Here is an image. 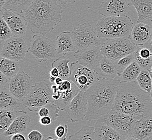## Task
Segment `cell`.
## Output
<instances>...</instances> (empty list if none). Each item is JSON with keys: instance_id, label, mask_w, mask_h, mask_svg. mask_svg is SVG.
<instances>
[{"instance_id": "cell-1", "label": "cell", "mask_w": 152, "mask_h": 140, "mask_svg": "<svg viewBox=\"0 0 152 140\" xmlns=\"http://www.w3.org/2000/svg\"><path fill=\"white\" fill-rule=\"evenodd\" d=\"M112 109L139 120L152 113L150 93L142 90L137 81H121L118 88Z\"/></svg>"}, {"instance_id": "cell-2", "label": "cell", "mask_w": 152, "mask_h": 140, "mask_svg": "<svg viewBox=\"0 0 152 140\" xmlns=\"http://www.w3.org/2000/svg\"><path fill=\"white\" fill-rule=\"evenodd\" d=\"M120 79L100 77L85 91L88 100V109L85 119L97 120L113 109Z\"/></svg>"}, {"instance_id": "cell-3", "label": "cell", "mask_w": 152, "mask_h": 140, "mask_svg": "<svg viewBox=\"0 0 152 140\" xmlns=\"http://www.w3.org/2000/svg\"><path fill=\"white\" fill-rule=\"evenodd\" d=\"M63 12L56 0H35L24 14L28 29L35 34L47 35L61 22Z\"/></svg>"}, {"instance_id": "cell-4", "label": "cell", "mask_w": 152, "mask_h": 140, "mask_svg": "<svg viewBox=\"0 0 152 140\" xmlns=\"http://www.w3.org/2000/svg\"><path fill=\"white\" fill-rule=\"evenodd\" d=\"M131 18L127 15L102 16L96 26V32L100 38H129L133 28Z\"/></svg>"}, {"instance_id": "cell-5", "label": "cell", "mask_w": 152, "mask_h": 140, "mask_svg": "<svg viewBox=\"0 0 152 140\" xmlns=\"http://www.w3.org/2000/svg\"><path fill=\"white\" fill-rule=\"evenodd\" d=\"M107 123L125 137L126 140H132V134L137 119L129 115L119 111L112 109L105 115L97 119Z\"/></svg>"}, {"instance_id": "cell-6", "label": "cell", "mask_w": 152, "mask_h": 140, "mask_svg": "<svg viewBox=\"0 0 152 140\" xmlns=\"http://www.w3.org/2000/svg\"><path fill=\"white\" fill-rule=\"evenodd\" d=\"M137 46L133 44L129 38L104 39L100 49L102 55L114 61L134 52Z\"/></svg>"}, {"instance_id": "cell-7", "label": "cell", "mask_w": 152, "mask_h": 140, "mask_svg": "<svg viewBox=\"0 0 152 140\" xmlns=\"http://www.w3.org/2000/svg\"><path fill=\"white\" fill-rule=\"evenodd\" d=\"M53 95L49 84L44 82H38L34 84L29 93L22 102L29 111L35 112L38 108L54 102Z\"/></svg>"}, {"instance_id": "cell-8", "label": "cell", "mask_w": 152, "mask_h": 140, "mask_svg": "<svg viewBox=\"0 0 152 140\" xmlns=\"http://www.w3.org/2000/svg\"><path fill=\"white\" fill-rule=\"evenodd\" d=\"M71 36L77 50H82L92 47H100L101 38L94 30L90 23H84L74 28Z\"/></svg>"}, {"instance_id": "cell-9", "label": "cell", "mask_w": 152, "mask_h": 140, "mask_svg": "<svg viewBox=\"0 0 152 140\" xmlns=\"http://www.w3.org/2000/svg\"><path fill=\"white\" fill-rule=\"evenodd\" d=\"M70 67V74L68 79L80 90L86 91L100 78L95 71L80 64L77 61L71 63Z\"/></svg>"}, {"instance_id": "cell-10", "label": "cell", "mask_w": 152, "mask_h": 140, "mask_svg": "<svg viewBox=\"0 0 152 140\" xmlns=\"http://www.w3.org/2000/svg\"><path fill=\"white\" fill-rule=\"evenodd\" d=\"M1 45V57L15 61L22 60L29 51L26 39L20 36L14 35Z\"/></svg>"}, {"instance_id": "cell-11", "label": "cell", "mask_w": 152, "mask_h": 140, "mask_svg": "<svg viewBox=\"0 0 152 140\" xmlns=\"http://www.w3.org/2000/svg\"><path fill=\"white\" fill-rule=\"evenodd\" d=\"M29 51L36 58L48 60L56 57V45L45 35L35 34Z\"/></svg>"}, {"instance_id": "cell-12", "label": "cell", "mask_w": 152, "mask_h": 140, "mask_svg": "<svg viewBox=\"0 0 152 140\" xmlns=\"http://www.w3.org/2000/svg\"><path fill=\"white\" fill-rule=\"evenodd\" d=\"M88 109V100L86 92L80 90L65 109L67 117L72 122L85 119Z\"/></svg>"}, {"instance_id": "cell-13", "label": "cell", "mask_w": 152, "mask_h": 140, "mask_svg": "<svg viewBox=\"0 0 152 140\" xmlns=\"http://www.w3.org/2000/svg\"><path fill=\"white\" fill-rule=\"evenodd\" d=\"M34 85L31 77L24 71H20L10 79L9 91L22 101L29 93Z\"/></svg>"}, {"instance_id": "cell-14", "label": "cell", "mask_w": 152, "mask_h": 140, "mask_svg": "<svg viewBox=\"0 0 152 140\" xmlns=\"http://www.w3.org/2000/svg\"><path fill=\"white\" fill-rule=\"evenodd\" d=\"M73 56L80 64L96 71L103 55L100 47H92L78 50L73 53Z\"/></svg>"}, {"instance_id": "cell-15", "label": "cell", "mask_w": 152, "mask_h": 140, "mask_svg": "<svg viewBox=\"0 0 152 140\" xmlns=\"http://www.w3.org/2000/svg\"><path fill=\"white\" fill-rule=\"evenodd\" d=\"M1 17L8 24L15 36H22L28 29V23L24 15L9 9H2L1 10Z\"/></svg>"}, {"instance_id": "cell-16", "label": "cell", "mask_w": 152, "mask_h": 140, "mask_svg": "<svg viewBox=\"0 0 152 140\" xmlns=\"http://www.w3.org/2000/svg\"><path fill=\"white\" fill-rule=\"evenodd\" d=\"M131 6L129 0H105L99 7V14L102 16H123Z\"/></svg>"}, {"instance_id": "cell-17", "label": "cell", "mask_w": 152, "mask_h": 140, "mask_svg": "<svg viewBox=\"0 0 152 140\" xmlns=\"http://www.w3.org/2000/svg\"><path fill=\"white\" fill-rule=\"evenodd\" d=\"M152 37V26L143 22H137L133 26L129 37L136 46H144L151 42Z\"/></svg>"}, {"instance_id": "cell-18", "label": "cell", "mask_w": 152, "mask_h": 140, "mask_svg": "<svg viewBox=\"0 0 152 140\" xmlns=\"http://www.w3.org/2000/svg\"><path fill=\"white\" fill-rule=\"evenodd\" d=\"M132 138V140H152V113L137 120Z\"/></svg>"}, {"instance_id": "cell-19", "label": "cell", "mask_w": 152, "mask_h": 140, "mask_svg": "<svg viewBox=\"0 0 152 140\" xmlns=\"http://www.w3.org/2000/svg\"><path fill=\"white\" fill-rule=\"evenodd\" d=\"M30 122L31 118L26 112L18 111L17 117L2 136L7 137L16 133H22L28 129Z\"/></svg>"}, {"instance_id": "cell-20", "label": "cell", "mask_w": 152, "mask_h": 140, "mask_svg": "<svg viewBox=\"0 0 152 140\" xmlns=\"http://www.w3.org/2000/svg\"><path fill=\"white\" fill-rule=\"evenodd\" d=\"M94 128L96 140H126L125 137L105 122L97 120Z\"/></svg>"}, {"instance_id": "cell-21", "label": "cell", "mask_w": 152, "mask_h": 140, "mask_svg": "<svg viewBox=\"0 0 152 140\" xmlns=\"http://www.w3.org/2000/svg\"><path fill=\"white\" fill-rule=\"evenodd\" d=\"M55 45L58 55H65L76 49L71 31H63L57 36Z\"/></svg>"}, {"instance_id": "cell-22", "label": "cell", "mask_w": 152, "mask_h": 140, "mask_svg": "<svg viewBox=\"0 0 152 140\" xmlns=\"http://www.w3.org/2000/svg\"><path fill=\"white\" fill-rule=\"evenodd\" d=\"M137 12V22L152 18V0H129Z\"/></svg>"}, {"instance_id": "cell-23", "label": "cell", "mask_w": 152, "mask_h": 140, "mask_svg": "<svg viewBox=\"0 0 152 140\" xmlns=\"http://www.w3.org/2000/svg\"><path fill=\"white\" fill-rule=\"evenodd\" d=\"M135 61L140 66L142 70L150 71L152 66V47L138 46L134 52Z\"/></svg>"}, {"instance_id": "cell-24", "label": "cell", "mask_w": 152, "mask_h": 140, "mask_svg": "<svg viewBox=\"0 0 152 140\" xmlns=\"http://www.w3.org/2000/svg\"><path fill=\"white\" fill-rule=\"evenodd\" d=\"M95 71L101 78L113 79L118 77L115 61L104 55Z\"/></svg>"}, {"instance_id": "cell-25", "label": "cell", "mask_w": 152, "mask_h": 140, "mask_svg": "<svg viewBox=\"0 0 152 140\" xmlns=\"http://www.w3.org/2000/svg\"><path fill=\"white\" fill-rule=\"evenodd\" d=\"M22 102L12 95L9 90L0 89V109L18 111Z\"/></svg>"}, {"instance_id": "cell-26", "label": "cell", "mask_w": 152, "mask_h": 140, "mask_svg": "<svg viewBox=\"0 0 152 140\" xmlns=\"http://www.w3.org/2000/svg\"><path fill=\"white\" fill-rule=\"evenodd\" d=\"M20 70L18 61L3 57L0 58V71L5 76L12 78L17 74Z\"/></svg>"}, {"instance_id": "cell-27", "label": "cell", "mask_w": 152, "mask_h": 140, "mask_svg": "<svg viewBox=\"0 0 152 140\" xmlns=\"http://www.w3.org/2000/svg\"><path fill=\"white\" fill-rule=\"evenodd\" d=\"M35 1V0H6L2 9H9L24 16L26 10Z\"/></svg>"}, {"instance_id": "cell-28", "label": "cell", "mask_w": 152, "mask_h": 140, "mask_svg": "<svg viewBox=\"0 0 152 140\" xmlns=\"http://www.w3.org/2000/svg\"><path fill=\"white\" fill-rule=\"evenodd\" d=\"M80 90V88L73 82L72 86L70 90L62 92L60 91V98L58 100L55 102V103L57 105L60 110L65 111L66 106L71 101L75 96L79 93Z\"/></svg>"}, {"instance_id": "cell-29", "label": "cell", "mask_w": 152, "mask_h": 140, "mask_svg": "<svg viewBox=\"0 0 152 140\" xmlns=\"http://www.w3.org/2000/svg\"><path fill=\"white\" fill-rule=\"evenodd\" d=\"M18 111H12L8 109H0V135L3 133L8 129L10 125L17 117Z\"/></svg>"}, {"instance_id": "cell-30", "label": "cell", "mask_w": 152, "mask_h": 140, "mask_svg": "<svg viewBox=\"0 0 152 140\" xmlns=\"http://www.w3.org/2000/svg\"><path fill=\"white\" fill-rule=\"evenodd\" d=\"M141 68L136 61H133L123 71L120 77L121 82H131L137 81L141 71Z\"/></svg>"}, {"instance_id": "cell-31", "label": "cell", "mask_w": 152, "mask_h": 140, "mask_svg": "<svg viewBox=\"0 0 152 140\" xmlns=\"http://www.w3.org/2000/svg\"><path fill=\"white\" fill-rule=\"evenodd\" d=\"M70 60L64 56L59 57L53 61L51 66L57 67L59 72V77L63 80L69 78L70 74V67L69 66Z\"/></svg>"}, {"instance_id": "cell-32", "label": "cell", "mask_w": 152, "mask_h": 140, "mask_svg": "<svg viewBox=\"0 0 152 140\" xmlns=\"http://www.w3.org/2000/svg\"><path fill=\"white\" fill-rule=\"evenodd\" d=\"M69 139L72 140H96L95 128L88 125H84L79 131L70 135Z\"/></svg>"}, {"instance_id": "cell-33", "label": "cell", "mask_w": 152, "mask_h": 140, "mask_svg": "<svg viewBox=\"0 0 152 140\" xmlns=\"http://www.w3.org/2000/svg\"><path fill=\"white\" fill-rule=\"evenodd\" d=\"M59 110L60 109L57 105L55 102H53L38 108L35 111V112L38 114V116L40 117L45 116H49L52 118L53 121H55L58 117Z\"/></svg>"}, {"instance_id": "cell-34", "label": "cell", "mask_w": 152, "mask_h": 140, "mask_svg": "<svg viewBox=\"0 0 152 140\" xmlns=\"http://www.w3.org/2000/svg\"><path fill=\"white\" fill-rule=\"evenodd\" d=\"M137 82L139 86L143 90L151 93L152 90V79L149 71L142 70L138 76Z\"/></svg>"}, {"instance_id": "cell-35", "label": "cell", "mask_w": 152, "mask_h": 140, "mask_svg": "<svg viewBox=\"0 0 152 140\" xmlns=\"http://www.w3.org/2000/svg\"><path fill=\"white\" fill-rule=\"evenodd\" d=\"M135 61L134 53V52L126 55L123 58L115 61V67L117 69L118 76L119 77L121 76L123 71Z\"/></svg>"}, {"instance_id": "cell-36", "label": "cell", "mask_w": 152, "mask_h": 140, "mask_svg": "<svg viewBox=\"0 0 152 140\" xmlns=\"http://www.w3.org/2000/svg\"><path fill=\"white\" fill-rule=\"evenodd\" d=\"M14 36L12 30L3 18H0V41L1 44Z\"/></svg>"}, {"instance_id": "cell-37", "label": "cell", "mask_w": 152, "mask_h": 140, "mask_svg": "<svg viewBox=\"0 0 152 140\" xmlns=\"http://www.w3.org/2000/svg\"><path fill=\"white\" fill-rule=\"evenodd\" d=\"M55 135L57 140H66V135L68 132V127L65 124H61L58 125L55 129Z\"/></svg>"}, {"instance_id": "cell-38", "label": "cell", "mask_w": 152, "mask_h": 140, "mask_svg": "<svg viewBox=\"0 0 152 140\" xmlns=\"http://www.w3.org/2000/svg\"><path fill=\"white\" fill-rule=\"evenodd\" d=\"M0 89L9 90V83L11 78L5 76L3 73H0Z\"/></svg>"}, {"instance_id": "cell-39", "label": "cell", "mask_w": 152, "mask_h": 140, "mask_svg": "<svg viewBox=\"0 0 152 140\" xmlns=\"http://www.w3.org/2000/svg\"><path fill=\"white\" fill-rule=\"evenodd\" d=\"M28 139L29 140H42L43 139V135L38 131L33 130L29 133L28 135Z\"/></svg>"}, {"instance_id": "cell-40", "label": "cell", "mask_w": 152, "mask_h": 140, "mask_svg": "<svg viewBox=\"0 0 152 140\" xmlns=\"http://www.w3.org/2000/svg\"><path fill=\"white\" fill-rule=\"evenodd\" d=\"M39 123L42 125L46 126V125H50L53 122L52 118L49 116H45V117H41L39 120Z\"/></svg>"}, {"instance_id": "cell-41", "label": "cell", "mask_w": 152, "mask_h": 140, "mask_svg": "<svg viewBox=\"0 0 152 140\" xmlns=\"http://www.w3.org/2000/svg\"><path fill=\"white\" fill-rule=\"evenodd\" d=\"M9 140H26V137L24 136V135L22 134V133H16V134L10 136V137L9 138Z\"/></svg>"}, {"instance_id": "cell-42", "label": "cell", "mask_w": 152, "mask_h": 140, "mask_svg": "<svg viewBox=\"0 0 152 140\" xmlns=\"http://www.w3.org/2000/svg\"><path fill=\"white\" fill-rule=\"evenodd\" d=\"M50 76H52L55 78L59 77V72L57 67L52 66V69L50 70Z\"/></svg>"}, {"instance_id": "cell-43", "label": "cell", "mask_w": 152, "mask_h": 140, "mask_svg": "<svg viewBox=\"0 0 152 140\" xmlns=\"http://www.w3.org/2000/svg\"><path fill=\"white\" fill-rule=\"evenodd\" d=\"M57 1H58L59 2H61V3L63 4H64L67 3H70L72 4L75 3L77 0H56Z\"/></svg>"}, {"instance_id": "cell-44", "label": "cell", "mask_w": 152, "mask_h": 140, "mask_svg": "<svg viewBox=\"0 0 152 140\" xmlns=\"http://www.w3.org/2000/svg\"><path fill=\"white\" fill-rule=\"evenodd\" d=\"M63 82V79H62L61 77H57L56 79H55V84H56L57 86H59V85H61Z\"/></svg>"}, {"instance_id": "cell-45", "label": "cell", "mask_w": 152, "mask_h": 140, "mask_svg": "<svg viewBox=\"0 0 152 140\" xmlns=\"http://www.w3.org/2000/svg\"><path fill=\"white\" fill-rule=\"evenodd\" d=\"M56 78H55V77H52V76H50V77H49V81H50V82L52 84H55V81Z\"/></svg>"}, {"instance_id": "cell-46", "label": "cell", "mask_w": 152, "mask_h": 140, "mask_svg": "<svg viewBox=\"0 0 152 140\" xmlns=\"http://www.w3.org/2000/svg\"><path fill=\"white\" fill-rule=\"evenodd\" d=\"M6 0H0V8H1V10H2L3 8V6L5 3Z\"/></svg>"}, {"instance_id": "cell-47", "label": "cell", "mask_w": 152, "mask_h": 140, "mask_svg": "<svg viewBox=\"0 0 152 140\" xmlns=\"http://www.w3.org/2000/svg\"><path fill=\"white\" fill-rule=\"evenodd\" d=\"M150 95H151V100H152V90H151V93H150Z\"/></svg>"}, {"instance_id": "cell-48", "label": "cell", "mask_w": 152, "mask_h": 140, "mask_svg": "<svg viewBox=\"0 0 152 140\" xmlns=\"http://www.w3.org/2000/svg\"><path fill=\"white\" fill-rule=\"evenodd\" d=\"M150 43H151V45H152V38H151V42H150Z\"/></svg>"}, {"instance_id": "cell-49", "label": "cell", "mask_w": 152, "mask_h": 140, "mask_svg": "<svg viewBox=\"0 0 152 140\" xmlns=\"http://www.w3.org/2000/svg\"><path fill=\"white\" fill-rule=\"evenodd\" d=\"M150 72H151V73H152V67H151V71H150Z\"/></svg>"}, {"instance_id": "cell-50", "label": "cell", "mask_w": 152, "mask_h": 140, "mask_svg": "<svg viewBox=\"0 0 152 140\" xmlns=\"http://www.w3.org/2000/svg\"><path fill=\"white\" fill-rule=\"evenodd\" d=\"M151 77H152V73L151 72Z\"/></svg>"}, {"instance_id": "cell-51", "label": "cell", "mask_w": 152, "mask_h": 140, "mask_svg": "<svg viewBox=\"0 0 152 140\" xmlns=\"http://www.w3.org/2000/svg\"></svg>"}, {"instance_id": "cell-52", "label": "cell", "mask_w": 152, "mask_h": 140, "mask_svg": "<svg viewBox=\"0 0 152 140\" xmlns=\"http://www.w3.org/2000/svg\"></svg>"}]
</instances>
